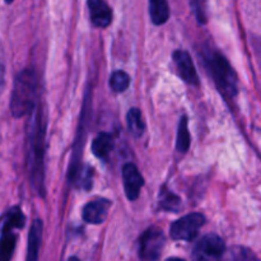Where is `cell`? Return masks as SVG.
Instances as JSON below:
<instances>
[{"mask_svg": "<svg viewBox=\"0 0 261 261\" xmlns=\"http://www.w3.org/2000/svg\"><path fill=\"white\" fill-rule=\"evenodd\" d=\"M32 125L30 130V149H28V163H30L31 178L38 193L43 191V149H45V127L41 122L40 112L35 107L32 112Z\"/></svg>", "mask_w": 261, "mask_h": 261, "instance_id": "6da1fadb", "label": "cell"}, {"mask_svg": "<svg viewBox=\"0 0 261 261\" xmlns=\"http://www.w3.org/2000/svg\"><path fill=\"white\" fill-rule=\"evenodd\" d=\"M37 97V78L31 69L20 71L15 78L14 88L10 101V110L15 117H22L30 114L36 107Z\"/></svg>", "mask_w": 261, "mask_h": 261, "instance_id": "7a4b0ae2", "label": "cell"}, {"mask_svg": "<svg viewBox=\"0 0 261 261\" xmlns=\"http://www.w3.org/2000/svg\"><path fill=\"white\" fill-rule=\"evenodd\" d=\"M208 66L222 94L228 98L236 96L237 75L228 60L222 54L213 53L208 59Z\"/></svg>", "mask_w": 261, "mask_h": 261, "instance_id": "3957f363", "label": "cell"}, {"mask_svg": "<svg viewBox=\"0 0 261 261\" xmlns=\"http://www.w3.org/2000/svg\"><path fill=\"white\" fill-rule=\"evenodd\" d=\"M24 216L19 208L10 209L7 214L0 237V261L12 260L13 252L17 245V233L15 229H20L24 226Z\"/></svg>", "mask_w": 261, "mask_h": 261, "instance_id": "277c9868", "label": "cell"}, {"mask_svg": "<svg viewBox=\"0 0 261 261\" xmlns=\"http://www.w3.org/2000/svg\"><path fill=\"white\" fill-rule=\"evenodd\" d=\"M165 234L162 229L150 227L139 240V259L140 261H158L165 246Z\"/></svg>", "mask_w": 261, "mask_h": 261, "instance_id": "5b68a950", "label": "cell"}, {"mask_svg": "<svg viewBox=\"0 0 261 261\" xmlns=\"http://www.w3.org/2000/svg\"><path fill=\"white\" fill-rule=\"evenodd\" d=\"M205 224V217L200 213H191L177 219L171 226L170 233L173 240L191 241L199 233L201 227Z\"/></svg>", "mask_w": 261, "mask_h": 261, "instance_id": "8992f818", "label": "cell"}, {"mask_svg": "<svg viewBox=\"0 0 261 261\" xmlns=\"http://www.w3.org/2000/svg\"><path fill=\"white\" fill-rule=\"evenodd\" d=\"M226 245L224 241L216 233L204 236L196 244L193 251V261H219L224 254Z\"/></svg>", "mask_w": 261, "mask_h": 261, "instance_id": "52a82bcc", "label": "cell"}, {"mask_svg": "<svg viewBox=\"0 0 261 261\" xmlns=\"http://www.w3.org/2000/svg\"><path fill=\"white\" fill-rule=\"evenodd\" d=\"M122 180H124V189L126 198L130 201H134L139 198L140 189L143 188V176L140 175L139 170L133 163H126L122 167Z\"/></svg>", "mask_w": 261, "mask_h": 261, "instance_id": "ba28073f", "label": "cell"}, {"mask_svg": "<svg viewBox=\"0 0 261 261\" xmlns=\"http://www.w3.org/2000/svg\"><path fill=\"white\" fill-rule=\"evenodd\" d=\"M89 18L92 24L98 28H106L112 22V10L105 0H88Z\"/></svg>", "mask_w": 261, "mask_h": 261, "instance_id": "9c48e42d", "label": "cell"}, {"mask_svg": "<svg viewBox=\"0 0 261 261\" xmlns=\"http://www.w3.org/2000/svg\"><path fill=\"white\" fill-rule=\"evenodd\" d=\"M111 201L109 199H97L87 204L83 209V219L89 224H101L107 218Z\"/></svg>", "mask_w": 261, "mask_h": 261, "instance_id": "30bf717a", "label": "cell"}, {"mask_svg": "<svg viewBox=\"0 0 261 261\" xmlns=\"http://www.w3.org/2000/svg\"><path fill=\"white\" fill-rule=\"evenodd\" d=\"M173 60H175L176 66H177L178 74L182 76L185 82L190 84H199V76L196 73L195 65H194L193 60H191L190 55L186 51L177 50L173 53Z\"/></svg>", "mask_w": 261, "mask_h": 261, "instance_id": "8fae6325", "label": "cell"}, {"mask_svg": "<svg viewBox=\"0 0 261 261\" xmlns=\"http://www.w3.org/2000/svg\"><path fill=\"white\" fill-rule=\"evenodd\" d=\"M42 222H41L40 219H35L32 226H31L30 236H28L27 260L25 261H37L41 242H42Z\"/></svg>", "mask_w": 261, "mask_h": 261, "instance_id": "7c38bea8", "label": "cell"}, {"mask_svg": "<svg viewBox=\"0 0 261 261\" xmlns=\"http://www.w3.org/2000/svg\"><path fill=\"white\" fill-rule=\"evenodd\" d=\"M112 147H114V140L111 135L107 133H99L92 143V152L97 158L106 161L111 153Z\"/></svg>", "mask_w": 261, "mask_h": 261, "instance_id": "4fadbf2b", "label": "cell"}, {"mask_svg": "<svg viewBox=\"0 0 261 261\" xmlns=\"http://www.w3.org/2000/svg\"><path fill=\"white\" fill-rule=\"evenodd\" d=\"M149 14L155 25L165 24L170 18V5L167 0H149Z\"/></svg>", "mask_w": 261, "mask_h": 261, "instance_id": "5bb4252c", "label": "cell"}, {"mask_svg": "<svg viewBox=\"0 0 261 261\" xmlns=\"http://www.w3.org/2000/svg\"><path fill=\"white\" fill-rule=\"evenodd\" d=\"M126 122L127 127H129V132L132 133L135 138H140L144 134L145 124L144 120H143L142 112H140L139 109H132L127 112Z\"/></svg>", "mask_w": 261, "mask_h": 261, "instance_id": "9a60e30c", "label": "cell"}, {"mask_svg": "<svg viewBox=\"0 0 261 261\" xmlns=\"http://www.w3.org/2000/svg\"><path fill=\"white\" fill-rule=\"evenodd\" d=\"M190 143L191 138L188 127V119H186V116H182V119L180 120V124H178L176 148H177L178 152L186 153L189 150V148H190Z\"/></svg>", "mask_w": 261, "mask_h": 261, "instance_id": "2e32d148", "label": "cell"}, {"mask_svg": "<svg viewBox=\"0 0 261 261\" xmlns=\"http://www.w3.org/2000/svg\"><path fill=\"white\" fill-rule=\"evenodd\" d=\"M160 206L163 211L177 212L181 208V200L173 193L163 189L162 193L160 194Z\"/></svg>", "mask_w": 261, "mask_h": 261, "instance_id": "e0dca14e", "label": "cell"}, {"mask_svg": "<svg viewBox=\"0 0 261 261\" xmlns=\"http://www.w3.org/2000/svg\"><path fill=\"white\" fill-rule=\"evenodd\" d=\"M130 84V76L127 73L122 70H116L111 74L110 76V86H111L112 91L116 93H121L129 88Z\"/></svg>", "mask_w": 261, "mask_h": 261, "instance_id": "ac0fdd59", "label": "cell"}, {"mask_svg": "<svg viewBox=\"0 0 261 261\" xmlns=\"http://www.w3.org/2000/svg\"><path fill=\"white\" fill-rule=\"evenodd\" d=\"M191 4L199 23L204 24L206 22V0H191Z\"/></svg>", "mask_w": 261, "mask_h": 261, "instance_id": "d6986e66", "label": "cell"}, {"mask_svg": "<svg viewBox=\"0 0 261 261\" xmlns=\"http://www.w3.org/2000/svg\"><path fill=\"white\" fill-rule=\"evenodd\" d=\"M4 59H3L2 47H0V91H2V87L4 84Z\"/></svg>", "mask_w": 261, "mask_h": 261, "instance_id": "ffe728a7", "label": "cell"}, {"mask_svg": "<svg viewBox=\"0 0 261 261\" xmlns=\"http://www.w3.org/2000/svg\"><path fill=\"white\" fill-rule=\"evenodd\" d=\"M166 261H186V260L180 259V257H170V259H167Z\"/></svg>", "mask_w": 261, "mask_h": 261, "instance_id": "44dd1931", "label": "cell"}, {"mask_svg": "<svg viewBox=\"0 0 261 261\" xmlns=\"http://www.w3.org/2000/svg\"><path fill=\"white\" fill-rule=\"evenodd\" d=\"M68 261H79V259H78V257L73 256V257H70V259H69Z\"/></svg>", "mask_w": 261, "mask_h": 261, "instance_id": "7402d4cb", "label": "cell"}, {"mask_svg": "<svg viewBox=\"0 0 261 261\" xmlns=\"http://www.w3.org/2000/svg\"><path fill=\"white\" fill-rule=\"evenodd\" d=\"M5 2H7V3H12L13 0H5Z\"/></svg>", "mask_w": 261, "mask_h": 261, "instance_id": "603a6c76", "label": "cell"}]
</instances>
